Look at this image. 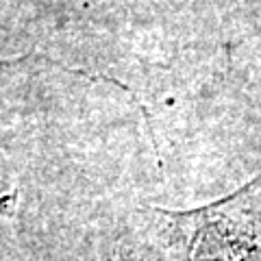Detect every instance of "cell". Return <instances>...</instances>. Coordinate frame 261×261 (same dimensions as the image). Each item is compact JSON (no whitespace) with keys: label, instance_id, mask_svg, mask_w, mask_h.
<instances>
[{"label":"cell","instance_id":"6da1fadb","mask_svg":"<svg viewBox=\"0 0 261 261\" xmlns=\"http://www.w3.org/2000/svg\"><path fill=\"white\" fill-rule=\"evenodd\" d=\"M154 214L176 261H261V174L198 209Z\"/></svg>","mask_w":261,"mask_h":261}]
</instances>
